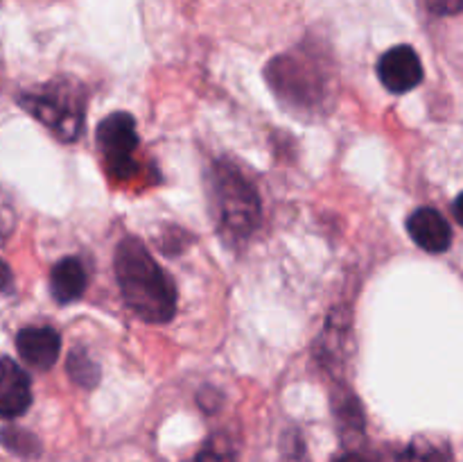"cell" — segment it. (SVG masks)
<instances>
[{"label": "cell", "instance_id": "1", "mask_svg": "<svg viewBox=\"0 0 463 462\" xmlns=\"http://www.w3.org/2000/svg\"><path fill=\"white\" fill-rule=\"evenodd\" d=\"M116 279L127 306L149 324H165L176 313V288L163 267L154 261L145 243L134 236L120 240L116 249Z\"/></svg>", "mask_w": 463, "mask_h": 462}, {"label": "cell", "instance_id": "2", "mask_svg": "<svg viewBox=\"0 0 463 462\" xmlns=\"http://www.w3.org/2000/svg\"><path fill=\"white\" fill-rule=\"evenodd\" d=\"M215 225L229 243H244L260 225V197L251 181L229 161H215L208 175Z\"/></svg>", "mask_w": 463, "mask_h": 462}, {"label": "cell", "instance_id": "3", "mask_svg": "<svg viewBox=\"0 0 463 462\" xmlns=\"http://www.w3.org/2000/svg\"><path fill=\"white\" fill-rule=\"evenodd\" d=\"M84 89L71 80L48 82L18 95L21 107L63 143L80 139L84 127Z\"/></svg>", "mask_w": 463, "mask_h": 462}, {"label": "cell", "instance_id": "4", "mask_svg": "<svg viewBox=\"0 0 463 462\" xmlns=\"http://www.w3.org/2000/svg\"><path fill=\"white\" fill-rule=\"evenodd\" d=\"M267 77L276 95L292 109L315 111L328 98V80L324 71L307 57L283 54L267 66Z\"/></svg>", "mask_w": 463, "mask_h": 462}, {"label": "cell", "instance_id": "5", "mask_svg": "<svg viewBox=\"0 0 463 462\" xmlns=\"http://www.w3.org/2000/svg\"><path fill=\"white\" fill-rule=\"evenodd\" d=\"M98 148L102 152L109 175L116 179H129L136 172L134 152L138 148L136 120L131 113L116 111L98 125Z\"/></svg>", "mask_w": 463, "mask_h": 462}, {"label": "cell", "instance_id": "6", "mask_svg": "<svg viewBox=\"0 0 463 462\" xmlns=\"http://www.w3.org/2000/svg\"><path fill=\"white\" fill-rule=\"evenodd\" d=\"M378 77L392 93H410L423 82V63L411 45H396L378 62Z\"/></svg>", "mask_w": 463, "mask_h": 462}, {"label": "cell", "instance_id": "7", "mask_svg": "<svg viewBox=\"0 0 463 462\" xmlns=\"http://www.w3.org/2000/svg\"><path fill=\"white\" fill-rule=\"evenodd\" d=\"M16 351L39 371H48L61 351V338L50 326H25L16 333Z\"/></svg>", "mask_w": 463, "mask_h": 462}, {"label": "cell", "instance_id": "8", "mask_svg": "<svg viewBox=\"0 0 463 462\" xmlns=\"http://www.w3.org/2000/svg\"><path fill=\"white\" fill-rule=\"evenodd\" d=\"M410 238L428 254H443L452 245V229L437 208H416L407 220Z\"/></svg>", "mask_w": 463, "mask_h": 462}, {"label": "cell", "instance_id": "9", "mask_svg": "<svg viewBox=\"0 0 463 462\" xmlns=\"http://www.w3.org/2000/svg\"><path fill=\"white\" fill-rule=\"evenodd\" d=\"M32 403L30 376L14 362L12 358H3V371H0V412L5 419L21 417Z\"/></svg>", "mask_w": 463, "mask_h": 462}, {"label": "cell", "instance_id": "10", "mask_svg": "<svg viewBox=\"0 0 463 462\" xmlns=\"http://www.w3.org/2000/svg\"><path fill=\"white\" fill-rule=\"evenodd\" d=\"M89 276L80 258L66 256L50 270V293L59 303H72L84 294Z\"/></svg>", "mask_w": 463, "mask_h": 462}, {"label": "cell", "instance_id": "11", "mask_svg": "<svg viewBox=\"0 0 463 462\" xmlns=\"http://www.w3.org/2000/svg\"><path fill=\"white\" fill-rule=\"evenodd\" d=\"M401 462H455V456L446 439L434 435H416L402 451Z\"/></svg>", "mask_w": 463, "mask_h": 462}, {"label": "cell", "instance_id": "12", "mask_svg": "<svg viewBox=\"0 0 463 462\" xmlns=\"http://www.w3.org/2000/svg\"><path fill=\"white\" fill-rule=\"evenodd\" d=\"M68 374H71V379L80 388L90 390L99 383V365L95 361H90V356H86L81 349H75L68 356Z\"/></svg>", "mask_w": 463, "mask_h": 462}, {"label": "cell", "instance_id": "13", "mask_svg": "<svg viewBox=\"0 0 463 462\" xmlns=\"http://www.w3.org/2000/svg\"><path fill=\"white\" fill-rule=\"evenodd\" d=\"M190 462H235L233 439L226 433L211 435Z\"/></svg>", "mask_w": 463, "mask_h": 462}, {"label": "cell", "instance_id": "14", "mask_svg": "<svg viewBox=\"0 0 463 462\" xmlns=\"http://www.w3.org/2000/svg\"><path fill=\"white\" fill-rule=\"evenodd\" d=\"M335 410H337V419L344 428L353 430V433H362L364 430V415H362L360 403L351 394H344L342 403H337Z\"/></svg>", "mask_w": 463, "mask_h": 462}, {"label": "cell", "instance_id": "15", "mask_svg": "<svg viewBox=\"0 0 463 462\" xmlns=\"http://www.w3.org/2000/svg\"><path fill=\"white\" fill-rule=\"evenodd\" d=\"M5 447L14 453H21V456H34L39 451V442L30 433L16 428L5 430Z\"/></svg>", "mask_w": 463, "mask_h": 462}, {"label": "cell", "instance_id": "16", "mask_svg": "<svg viewBox=\"0 0 463 462\" xmlns=\"http://www.w3.org/2000/svg\"><path fill=\"white\" fill-rule=\"evenodd\" d=\"M420 3L434 16H455L463 12V0H420Z\"/></svg>", "mask_w": 463, "mask_h": 462}, {"label": "cell", "instance_id": "17", "mask_svg": "<svg viewBox=\"0 0 463 462\" xmlns=\"http://www.w3.org/2000/svg\"><path fill=\"white\" fill-rule=\"evenodd\" d=\"M333 462H369V457L362 456V453H355V451H348V453H342V456L335 457Z\"/></svg>", "mask_w": 463, "mask_h": 462}, {"label": "cell", "instance_id": "18", "mask_svg": "<svg viewBox=\"0 0 463 462\" xmlns=\"http://www.w3.org/2000/svg\"><path fill=\"white\" fill-rule=\"evenodd\" d=\"M452 213H455L457 222L463 226V193L455 199V204H452Z\"/></svg>", "mask_w": 463, "mask_h": 462}]
</instances>
